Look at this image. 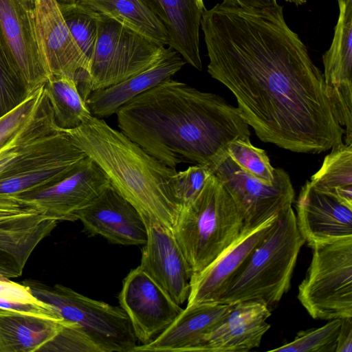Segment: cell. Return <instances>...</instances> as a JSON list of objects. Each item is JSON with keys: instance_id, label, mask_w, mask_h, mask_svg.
<instances>
[{"instance_id": "1", "label": "cell", "mask_w": 352, "mask_h": 352, "mask_svg": "<svg viewBox=\"0 0 352 352\" xmlns=\"http://www.w3.org/2000/svg\"><path fill=\"white\" fill-rule=\"evenodd\" d=\"M208 74L234 96L240 114L264 142L320 153L342 142L323 73L287 24L278 3L246 8L223 0L204 10Z\"/></svg>"}, {"instance_id": "2", "label": "cell", "mask_w": 352, "mask_h": 352, "mask_svg": "<svg viewBox=\"0 0 352 352\" xmlns=\"http://www.w3.org/2000/svg\"><path fill=\"white\" fill-rule=\"evenodd\" d=\"M120 131L175 168L182 163L211 170L229 144L250 140L249 125L222 97L168 78L135 96L116 113Z\"/></svg>"}, {"instance_id": "3", "label": "cell", "mask_w": 352, "mask_h": 352, "mask_svg": "<svg viewBox=\"0 0 352 352\" xmlns=\"http://www.w3.org/2000/svg\"><path fill=\"white\" fill-rule=\"evenodd\" d=\"M103 170L110 184L140 212L146 226L173 232L182 206L175 168H170L100 118L91 116L65 129Z\"/></svg>"}, {"instance_id": "4", "label": "cell", "mask_w": 352, "mask_h": 352, "mask_svg": "<svg viewBox=\"0 0 352 352\" xmlns=\"http://www.w3.org/2000/svg\"><path fill=\"white\" fill-rule=\"evenodd\" d=\"M305 243L291 206L279 214L274 227L231 278L218 302L255 301L270 308L274 305L289 289Z\"/></svg>"}, {"instance_id": "5", "label": "cell", "mask_w": 352, "mask_h": 352, "mask_svg": "<svg viewBox=\"0 0 352 352\" xmlns=\"http://www.w3.org/2000/svg\"><path fill=\"white\" fill-rule=\"evenodd\" d=\"M243 228L232 197L211 173L197 197L181 209L173 232L193 275L228 248Z\"/></svg>"}, {"instance_id": "6", "label": "cell", "mask_w": 352, "mask_h": 352, "mask_svg": "<svg viewBox=\"0 0 352 352\" xmlns=\"http://www.w3.org/2000/svg\"><path fill=\"white\" fill-rule=\"evenodd\" d=\"M166 48L100 14L98 35L78 90L86 98L95 90L119 83L157 62Z\"/></svg>"}, {"instance_id": "7", "label": "cell", "mask_w": 352, "mask_h": 352, "mask_svg": "<svg viewBox=\"0 0 352 352\" xmlns=\"http://www.w3.org/2000/svg\"><path fill=\"white\" fill-rule=\"evenodd\" d=\"M297 298L314 319L352 317V237L316 245Z\"/></svg>"}, {"instance_id": "8", "label": "cell", "mask_w": 352, "mask_h": 352, "mask_svg": "<svg viewBox=\"0 0 352 352\" xmlns=\"http://www.w3.org/2000/svg\"><path fill=\"white\" fill-rule=\"evenodd\" d=\"M32 294L52 305L64 320L81 327L101 352H133L138 340L121 308L88 298L60 284L25 280Z\"/></svg>"}, {"instance_id": "9", "label": "cell", "mask_w": 352, "mask_h": 352, "mask_svg": "<svg viewBox=\"0 0 352 352\" xmlns=\"http://www.w3.org/2000/svg\"><path fill=\"white\" fill-rule=\"evenodd\" d=\"M228 191L244 226H256L292 206L295 192L289 175L274 168L272 184H265L242 170L227 155L212 170Z\"/></svg>"}, {"instance_id": "10", "label": "cell", "mask_w": 352, "mask_h": 352, "mask_svg": "<svg viewBox=\"0 0 352 352\" xmlns=\"http://www.w3.org/2000/svg\"><path fill=\"white\" fill-rule=\"evenodd\" d=\"M0 41L28 95L51 76L38 39L32 7L24 0H0Z\"/></svg>"}, {"instance_id": "11", "label": "cell", "mask_w": 352, "mask_h": 352, "mask_svg": "<svg viewBox=\"0 0 352 352\" xmlns=\"http://www.w3.org/2000/svg\"><path fill=\"white\" fill-rule=\"evenodd\" d=\"M118 300L140 344L155 339L183 310L139 266L124 278Z\"/></svg>"}, {"instance_id": "12", "label": "cell", "mask_w": 352, "mask_h": 352, "mask_svg": "<svg viewBox=\"0 0 352 352\" xmlns=\"http://www.w3.org/2000/svg\"><path fill=\"white\" fill-rule=\"evenodd\" d=\"M339 16L329 49L323 54L326 92L334 116L352 143V0L338 1Z\"/></svg>"}, {"instance_id": "13", "label": "cell", "mask_w": 352, "mask_h": 352, "mask_svg": "<svg viewBox=\"0 0 352 352\" xmlns=\"http://www.w3.org/2000/svg\"><path fill=\"white\" fill-rule=\"evenodd\" d=\"M84 230L113 244L144 245L147 227L138 210L110 184L88 205L76 213Z\"/></svg>"}, {"instance_id": "14", "label": "cell", "mask_w": 352, "mask_h": 352, "mask_svg": "<svg viewBox=\"0 0 352 352\" xmlns=\"http://www.w3.org/2000/svg\"><path fill=\"white\" fill-rule=\"evenodd\" d=\"M100 166L89 157L74 173L40 190L18 195L32 203L47 217L76 221V213L88 205L109 184Z\"/></svg>"}, {"instance_id": "15", "label": "cell", "mask_w": 352, "mask_h": 352, "mask_svg": "<svg viewBox=\"0 0 352 352\" xmlns=\"http://www.w3.org/2000/svg\"><path fill=\"white\" fill-rule=\"evenodd\" d=\"M278 215L254 226H244L228 248L204 269L193 274L187 307L218 302L231 278L274 227Z\"/></svg>"}, {"instance_id": "16", "label": "cell", "mask_w": 352, "mask_h": 352, "mask_svg": "<svg viewBox=\"0 0 352 352\" xmlns=\"http://www.w3.org/2000/svg\"><path fill=\"white\" fill-rule=\"evenodd\" d=\"M296 211L298 228L310 248L352 237V206L309 181L301 188Z\"/></svg>"}, {"instance_id": "17", "label": "cell", "mask_w": 352, "mask_h": 352, "mask_svg": "<svg viewBox=\"0 0 352 352\" xmlns=\"http://www.w3.org/2000/svg\"><path fill=\"white\" fill-rule=\"evenodd\" d=\"M139 267L179 305L187 300L192 272L173 231L147 225Z\"/></svg>"}, {"instance_id": "18", "label": "cell", "mask_w": 352, "mask_h": 352, "mask_svg": "<svg viewBox=\"0 0 352 352\" xmlns=\"http://www.w3.org/2000/svg\"><path fill=\"white\" fill-rule=\"evenodd\" d=\"M36 31L51 75H65L76 81L89 61L71 34L56 0H32Z\"/></svg>"}, {"instance_id": "19", "label": "cell", "mask_w": 352, "mask_h": 352, "mask_svg": "<svg viewBox=\"0 0 352 352\" xmlns=\"http://www.w3.org/2000/svg\"><path fill=\"white\" fill-rule=\"evenodd\" d=\"M270 307L255 301L230 304V309L203 339L197 351L245 352L259 347L270 329Z\"/></svg>"}, {"instance_id": "20", "label": "cell", "mask_w": 352, "mask_h": 352, "mask_svg": "<svg viewBox=\"0 0 352 352\" xmlns=\"http://www.w3.org/2000/svg\"><path fill=\"white\" fill-rule=\"evenodd\" d=\"M66 133L52 148L16 171L1 177L0 193L21 195L40 190L78 169L87 155Z\"/></svg>"}, {"instance_id": "21", "label": "cell", "mask_w": 352, "mask_h": 352, "mask_svg": "<svg viewBox=\"0 0 352 352\" xmlns=\"http://www.w3.org/2000/svg\"><path fill=\"white\" fill-rule=\"evenodd\" d=\"M66 134L65 129L56 124L45 92L40 104L28 121L0 146V178L16 171L48 151Z\"/></svg>"}, {"instance_id": "22", "label": "cell", "mask_w": 352, "mask_h": 352, "mask_svg": "<svg viewBox=\"0 0 352 352\" xmlns=\"http://www.w3.org/2000/svg\"><path fill=\"white\" fill-rule=\"evenodd\" d=\"M179 54L170 47L146 69L116 85L91 91L86 104L91 115L108 118L135 96L171 78L185 65Z\"/></svg>"}, {"instance_id": "23", "label": "cell", "mask_w": 352, "mask_h": 352, "mask_svg": "<svg viewBox=\"0 0 352 352\" xmlns=\"http://www.w3.org/2000/svg\"><path fill=\"white\" fill-rule=\"evenodd\" d=\"M230 304L202 303L183 309L174 321L151 342L133 352L197 351L204 337L218 324Z\"/></svg>"}, {"instance_id": "24", "label": "cell", "mask_w": 352, "mask_h": 352, "mask_svg": "<svg viewBox=\"0 0 352 352\" xmlns=\"http://www.w3.org/2000/svg\"><path fill=\"white\" fill-rule=\"evenodd\" d=\"M162 23L168 45L186 61L201 71L199 28L205 6L203 0H143Z\"/></svg>"}, {"instance_id": "25", "label": "cell", "mask_w": 352, "mask_h": 352, "mask_svg": "<svg viewBox=\"0 0 352 352\" xmlns=\"http://www.w3.org/2000/svg\"><path fill=\"white\" fill-rule=\"evenodd\" d=\"M58 222L40 214L0 223V276H20L33 250Z\"/></svg>"}, {"instance_id": "26", "label": "cell", "mask_w": 352, "mask_h": 352, "mask_svg": "<svg viewBox=\"0 0 352 352\" xmlns=\"http://www.w3.org/2000/svg\"><path fill=\"white\" fill-rule=\"evenodd\" d=\"M69 321L0 308V352H35Z\"/></svg>"}, {"instance_id": "27", "label": "cell", "mask_w": 352, "mask_h": 352, "mask_svg": "<svg viewBox=\"0 0 352 352\" xmlns=\"http://www.w3.org/2000/svg\"><path fill=\"white\" fill-rule=\"evenodd\" d=\"M91 10L111 18L157 45L168 43L166 28L143 0H78Z\"/></svg>"}, {"instance_id": "28", "label": "cell", "mask_w": 352, "mask_h": 352, "mask_svg": "<svg viewBox=\"0 0 352 352\" xmlns=\"http://www.w3.org/2000/svg\"><path fill=\"white\" fill-rule=\"evenodd\" d=\"M44 87L59 128L75 129L92 116L74 78L65 75H51Z\"/></svg>"}, {"instance_id": "29", "label": "cell", "mask_w": 352, "mask_h": 352, "mask_svg": "<svg viewBox=\"0 0 352 352\" xmlns=\"http://www.w3.org/2000/svg\"><path fill=\"white\" fill-rule=\"evenodd\" d=\"M331 149L309 182L316 188L352 206V144L342 142Z\"/></svg>"}, {"instance_id": "30", "label": "cell", "mask_w": 352, "mask_h": 352, "mask_svg": "<svg viewBox=\"0 0 352 352\" xmlns=\"http://www.w3.org/2000/svg\"><path fill=\"white\" fill-rule=\"evenodd\" d=\"M59 7L71 34L89 61L97 39L100 13L78 1L59 3Z\"/></svg>"}, {"instance_id": "31", "label": "cell", "mask_w": 352, "mask_h": 352, "mask_svg": "<svg viewBox=\"0 0 352 352\" xmlns=\"http://www.w3.org/2000/svg\"><path fill=\"white\" fill-rule=\"evenodd\" d=\"M0 308L63 320L52 305L38 299L28 285L3 276H0Z\"/></svg>"}, {"instance_id": "32", "label": "cell", "mask_w": 352, "mask_h": 352, "mask_svg": "<svg viewBox=\"0 0 352 352\" xmlns=\"http://www.w3.org/2000/svg\"><path fill=\"white\" fill-rule=\"evenodd\" d=\"M341 319L330 320L320 327L300 331L292 342L270 351L335 352Z\"/></svg>"}, {"instance_id": "33", "label": "cell", "mask_w": 352, "mask_h": 352, "mask_svg": "<svg viewBox=\"0 0 352 352\" xmlns=\"http://www.w3.org/2000/svg\"><path fill=\"white\" fill-rule=\"evenodd\" d=\"M228 156L242 170L253 177L272 184L274 168L263 149L254 146L250 140H238L231 142L227 150Z\"/></svg>"}, {"instance_id": "34", "label": "cell", "mask_w": 352, "mask_h": 352, "mask_svg": "<svg viewBox=\"0 0 352 352\" xmlns=\"http://www.w3.org/2000/svg\"><path fill=\"white\" fill-rule=\"evenodd\" d=\"M28 96L25 84L0 41V118L19 106Z\"/></svg>"}, {"instance_id": "35", "label": "cell", "mask_w": 352, "mask_h": 352, "mask_svg": "<svg viewBox=\"0 0 352 352\" xmlns=\"http://www.w3.org/2000/svg\"><path fill=\"white\" fill-rule=\"evenodd\" d=\"M39 351L101 352L81 327L71 321Z\"/></svg>"}, {"instance_id": "36", "label": "cell", "mask_w": 352, "mask_h": 352, "mask_svg": "<svg viewBox=\"0 0 352 352\" xmlns=\"http://www.w3.org/2000/svg\"><path fill=\"white\" fill-rule=\"evenodd\" d=\"M45 94L43 85L30 94L19 106L0 118V146L28 121L40 104Z\"/></svg>"}, {"instance_id": "37", "label": "cell", "mask_w": 352, "mask_h": 352, "mask_svg": "<svg viewBox=\"0 0 352 352\" xmlns=\"http://www.w3.org/2000/svg\"><path fill=\"white\" fill-rule=\"evenodd\" d=\"M210 174L208 166L200 164H195L177 172V195L182 208L197 197Z\"/></svg>"}, {"instance_id": "38", "label": "cell", "mask_w": 352, "mask_h": 352, "mask_svg": "<svg viewBox=\"0 0 352 352\" xmlns=\"http://www.w3.org/2000/svg\"><path fill=\"white\" fill-rule=\"evenodd\" d=\"M40 214L36 206L19 195L0 193V223Z\"/></svg>"}, {"instance_id": "39", "label": "cell", "mask_w": 352, "mask_h": 352, "mask_svg": "<svg viewBox=\"0 0 352 352\" xmlns=\"http://www.w3.org/2000/svg\"><path fill=\"white\" fill-rule=\"evenodd\" d=\"M335 352H352V317L341 319Z\"/></svg>"}, {"instance_id": "40", "label": "cell", "mask_w": 352, "mask_h": 352, "mask_svg": "<svg viewBox=\"0 0 352 352\" xmlns=\"http://www.w3.org/2000/svg\"><path fill=\"white\" fill-rule=\"evenodd\" d=\"M246 8H265L277 3L276 0H229Z\"/></svg>"}, {"instance_id": "41", "label": "cell", "mask_w": 352, "mask_h": 352, "mask_svg": "<svg viewBox=\"0 0 352 352\" xmlns=\"http://www.w3.org/2000/svg\"><path fill=\"white\" fill-rule=\"evenodd\" d=\"M285 1L290 2V3H293L296 4V6H300V5H302L304 3L302 0H285Z\"/></svg>"}, {"instance_id": "42", "label": "cell", "mask_w": 352, "mask_h": 352, "mask_svg": "<svg viewBox=\"0 0 352 352\" xmlns=\"http://www.w3.org/2000/svg\"><path fill=\"white\" fill-rule=\"evenodd\" d=\"M59 3H72L78 1V0H56Z\"/></svg>"}, {"instance_id": "43", "label": "cell", "mask_w": 352, "mask_h": 352, "mask_svg": "<svg viewBox=\"0 0 352 352\" xmlns=\"http://www.w3.org/2000/svg\"><path fill=\"white\" fill-rule=\"evenodd\" d=\"M27 3L32 7V0H24Z\"/></svg>"}, {"instance_id": "44", "label": "cell", "mask_w": 352, "mask_h": 352, "mask_svg": "<svg viewBox=\"0 0 352 352\" xmlns=\"http://www.w3.org/2000/svg\"><path fill=\"white\" fill-rule=\"evenodd\" d=\"M304 3H305L307 1V0H302Z\"/></svg>"}, {"instance_id": "45", "label": "cell", "mask_w": 352, "mask_h": 352, "mask_svg": "<svg viewBox=\"0 0 352 352\" xmlns=\"http://www.w3.org/2000/svg\"><path fill=\"white\" fill-rule=\"evenodd\" d=\"M338 1H340V0H338Z\"/></svg>"}]
</instances>
